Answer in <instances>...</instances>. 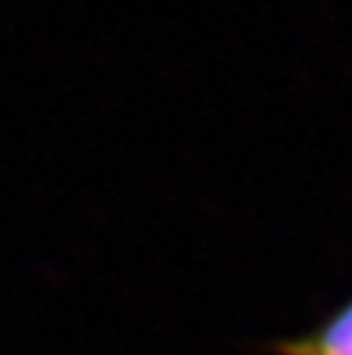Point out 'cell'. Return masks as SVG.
Wrapping results in <instances>:
<instances>
[{
	"label": "cell",
	"instance_id": "obj_1",
	"mask_svg": "<svg viewBox=\"0 0 352 355\" xmlns=\"http://www.w3.org/2000/svg\"><path fill=\"white\" fill-rule=\"evenodd\" d=\"M274 355H352V300L324 318L309 334L281 340L272 346Z\"/></svg>",
	"mask_w": 352,
	"mask_h": 355
}]
</instances>
